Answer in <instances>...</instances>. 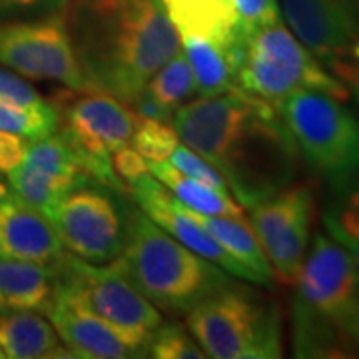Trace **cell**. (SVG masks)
<instances>
[{
    "mask_svg": "<svg viewBox=\"0 0 359 359\" xmlns=\"http://www.w3.org/2000/svg\"><path fill=\"white\" fill-rule=\"evenodd\" d=\"M172 126L224 176L244 208L294 184L299 152L290 130L273 104L244 90L182 104Z\"/></svg>",
    "mask_w": 359,
    "mask_h": 359,
    "instance_id": "cell-1",
    "label": "cell"
},
{
    "mask_svg": "<svg viewBox=\"0 0 359 359\" xmlns=\"http://www.w3.org/2000/svg\"><path fill=\"white\" fill-rule=\"evenodd\" d=\"M66 25L96 92L134 106L148 80L182 52L162 0H76Z\"/></svg>",
    "mask_w": 359,
    "mask_h": 359,
    "instance_id": "cell-2",
    "label": "cell"
},
{
    "mask_svg": "<svg viewBox=\"0 0 359 359\" xmlns=\"http://www.w3.org/2000/svg\"><path fill=\"white\" fill-rule=\"evenodd\" d=\"M116 262L134 287L170 316H186L231 282L228 271L180 244L138 208H132L128 240Z\"/></svg>",
    "mask_w": 359,
    "mask_h": 359,
    "instance_id": "cell-3",
    "label": "cell"
},
{
    "mask_svg": "<svg viewBox=\"0 0 359 359\" xmlns=\"http://www.w3.org/2000/svg\"><path fill=\"white\" fill-rule=\"evenodd\" d=\"M292 302L294 351L297 358H334V320L359 290V266L332 236L318 233L304 257Z\"/></svg>",
    "mask_w": 359,
    "mask_h": 359,
    "instance_id": "cell-4",
    "label": "cell"
},
{
    "mask_svg": "<svg viewBox=\"0 0 359 359\" xmlns=\"http://www.w3.org/2000/svg\"><path fill=\"white\" fill-rule=\"evenodd\" d=\"M233 84L266 102H282L295 90H318L337 100H347L349 90L321 65L283 20L264 26L230 50Z\"/></svg>",
    "mask_w": 359,
    "mask_h": 359,
    "instance_id": "cell-5",
    "label": "cell"
},
{
    "mask_svg": "<svg viewBox=\"0 0 359 359\" xmlns=\"http://www.w3.org/2000/svg\"><path fill=\"white\" fill-rule=\"evenodd\" d=\"M188 332L214 359L282 358V313L256 290L226 283L186 313Z\"/></svg>",
    "mask_w": 359,
    "mask_h": 359,
    "instance_id": "cell-6",
    "label": "cell"
},
{
    "mask_svg": "<svg viewBox=\"0 0 359 359\" xmlns=\"http://www.w3.org/2000/svg\"><path fill=\"white\" fill-rule=\"evenodd\" d=\"M299 156L341 194L359 172V120L330 94L295 90L276 106Z\"/></svg>",
    "mask_w": 359,
    "mask_h": 359,
    "instance_id": "cell-7",
    "label": "cell"
},
{
    "mask_svg": "<svg viewBox=\"0 0 359 359\" xmlns=\"http://www.w3.org/2000/svg\"><path fill=\"white\" fill-rule=\"evenodd\" d=\"M60 285L142 358L148 355L150 341L164 323L162 313L134 287L116 259L96 266L66 254L60 259Z\"/></svg>",
    "mask_w": 359,
    "mask_h": 359,
    "instance_id": "cell-8",
    "label": "cell"
},
{
    "mask_svg": "<svg viewBox=\"0 0 359 359\" xmlns=\"http://www.w3.org/2000/svg\"><path fill=\"white\" fill-rule=\"evenodd\" d=\"M52 104L58 110V130L76 148L90 176L118 192L128 188L112 168V154L128 146L136 126V112L104 92L66 88L56 92Z\"/></svg>",
    "mask_w": 359,
    "mask_h": 359,
    "instance_id": "cell-9",
    "label": "cell"
},
{
    "mask_svg": "<svg viewBox=\"0 0 359 359\" xmlns=\"http://www.w3.org/2000/svg\"><path fill=\"white\" fill-rule=\"evenodd\" d=\"M130 214L122 192L90 180L65 194L46 218L72 256L104 266L122 256Z\"/></svg>",
    "mask_w": 359,
    "mask_h": 359,
    "instance_id": "cell-10",
    "label": "cell"
},
{
    "mask_svg": "<svg viewBox=\"0 0 359 359\" xmlns=\"http://www.w3.org/2000/svg\"><path fill=\"white\" fill-rule=\"evenodd\" d=\"M0 65L25 78L52 80L66 88L96 92L80 68L66 13L0 22Z\"/></svg>",
    "mask_w": 359,
    "mask_h": 359,
    "instance_id": "cell-11",
    "label": "cell"
},
{
    "mask_svg": "<svg viewBox=\"0 0 359 359\" xmlns=\"http://www.w3.org/2000/svg\"><path fill=\"white\" fill-rule=\"evenodd\" d=\"M250 210V226L268 257L273 276L283 285H294L308 254L313 219L311 186L290 184Z\"/></svg>",
    "mask_w": 359,
    "mask_h": 359,
    "instance_id": "cell-12",
    "label": "cell"
},
{
    "mask_svg": "<svg viewBox=\"0 0 359 359\" xmlns=\"http://www.w3.org/2000/svg\"><path fill=\"white\" fill-rule=\"evenodd\" d=\"M6 176L14 192L44 216L50 214L65 194L94 180L86 172L76 148L60 130L42 140L32 142L22 162Z\"/></svg>",
    "mask_w": 359,
    "mask_h": 359,
    "instance_id": "cell-13",
    "label": "cell"
},
{
    "mask_svg": "<svg viewBox=\"0 0 359 359\" xmlns=\"http://www.w3.org/2000/svg\"><path fill=\"white\" fill-rule=\"evenodd\" d=\"M297 39L327 70L359 60V0H278Z\"/></svg>",
    "mask_w": 359,
    "mask_h": 359,
    "instance_id": "cell-14",
    "label": "cell"
},
{
    "mask_svg": "<svg viewBox=\"0 0 359 359\" xmlns=\"http://www.w3.org/2000/svg\"><path fill=\"white\" fill-rule=\"evenodd\" d=\"M128 190L134 196L136 204L140 205L142 212L156 222L162 230L174 236L180 244L190 248L208 262L216 264L233 278L245 280L244 268L188 214V210L178 198L168 192L162 182H158L150 172L136 180Z\"/></svg>",
    "mask_w": 359,
    "mask_h": 359,
    "instance_id": "cell-15",
    "label": "cell"
},
{
    "mask_svg": "<svg viewBox=\"0 0 359 359\" xmlns=\"http://www.w3.org/2000/svg\"><path fill=\"white\" fill-rule=\"evenodd\" d=\"M65 254L50 219L11 186L0 184V257L56 264Z\"/></svg>",
    "mask_w": 359,
    "mask_h": 359,
    "instance_id": "cell-16",
    "label": "cell"
},
{
    "mask_svg": "<svg viewBox=\"0 0 359 359\" xmlns=\"http://www.w3.org/2000/svg\"><path fill=\"white\" fill-rule=\"evenodd\" d=\"M48 318L56 334L60 335L74 358L86 359H128L142 358L124 339L90 311L76 295H72L62 285L58 287L56 302Z\"/></svg>",
    "mask_w": 359,
    "mask_h": 359,
    "instance_id": "cell-17",
    "label": "cell"
},
{
    "mask_svg": "<svg viewBox=\"0 0 359 359\" xmlns=\"http://www.w3.org/2000/svg\"><path fill=\"white\" fill-rule=\"evenodd\" d=\"M58 287L60 262L39 264L0 257V311L22 309L48 316Z\"/></svg>",
    "mask_w": 359,
    "mask_h": 359,
    "instance_id": "cell-18",
    "label": "cell"
},
{
    "mask_svg": "<svg viewBox=\"0 0 359 359\" xmlns=\"http://www.w3.org/2000/svg\"><path fill=\"white\" fill-rule=\"evenodd\" d=\"M188 214L204 228L245 271V280L262 287H269L276 276L269 266L268 257L257 242L252 226L244 218L236 216H205L192 208L184 205Z\"/></svg>",
    "mask_w": 359,
    "mask_h": 359,
    "instance_id": "cell-19",
    "label": "cell"
},
{
    "mask_svg": "<svg viewBox=\"0 0 359 359\" xmlns=\"http://www.w3.org/2000/svg\"><path fill=\"white\" fill-rule=\"evenodd\" d=\"M0 347L13 359L74 358L42 313L22 309L0 311Z\"/></svg>",
    "mask_w": 359,
    "mask_h": 359,
    "instance_id": "cell-20",
    "label": "cell"
},
{
    "mask_svg": "<svg viewBox=\"0 0 359 359\" xmlns=\"http://www.w3.org/2000/svg\"><path fill=\"white\" fill-rule=\"evenodd\" d=\"M162 4L180 39L200 36L231 50L236 40L233 0H162Z\"/></svg>",
    "mask_w": 359,
    "mask_h": 359,
    "instance_id": "cell-21",
    "label": "cell"
},
{
    "mask_svg": "<svg viewBox=\"0 0 359 359\" xmlns=\"http://www.w3.org/2000/svg\"><path fill=\"white\" fill-rule=\"evenodd\" d=\"M196 94L192 68L184 50L170 58L154 76L148 80L140 98L132 110L144 118H154L160 122H170L182 104H186Z\"/></svg>",
    "mask_w": 359,
    "mask_h": 359,
    "instance_id": "cell-22",
    "label": "cell"
},
{
    "mask_svg": "<svg viewBox=\"0 0 359 359\" xmlns=\"http://www.w3.org/2000/svg\"><path fill=\"white\" fill-rule=\"evenodd\" d=\"M150 174L158 182L168 186V190L178 198L180 202L188 208H192L198 214L205 216H236L244 218V205L238 200H233L230 194H222L218 190H212L204 184L188 178L180 170L172 166L168 160L164 162H152Z\"/></svg>",
    "mask_w": 359,
    "mask_h": 359,
    "instance_id": "cell-23",
    "label": "cell"
},
{
    "mask_svg": "<svg viewBox=\"0 0 359 359\" xmlns=\"http://www.w3.org/2000/svg\"><path fill=\"white\" fill-rule=\"evenodd\" d=\"M182 50L192 68L196 94L200 98L218 96L236 88L233 84V66L230 52L212 40L200 36H182Z\"/></svg>",
    "mask_w": 359,
    "mask_h": 359,
    "instance_id": "cell-24",
    "label": "cell"
},
{
    "mask_svg": "<svg viewBox=\"0 0 359 359\" xmlns=\"http://www.w3.org/2000/svg\"><path fill=\"white\" fill-rule=\"evenodd\" d=\"M58 110L52 102L42 108H18L0 104V130L25 136L26 140L39 142L58 130Z\"/></svg>",
    "mask_w": 359,
    "mask_h": 359,
    "instance_id": "cell-25",
    "label": "cell"
},
{
    "mask_svg": "<svg viewBox=\"0 0 359 359\" xmlns=\"http://www.w3.org/2000/svg\"><path fill=\"white\" fill-rule=\"evenodd\" d=\"M130 142L134 150L152 164V162L168 160L180 144V138L170 122H160L154 118H144L138 114Z\"/></svg>",
    "mask_w": 359,
    "mask_h": 359,
    "instance_id": "cell-26",
    "label": "cell"
},
{
    "mask_svg": "<svg viewBox=\"0 0 359 359\" xmlns=\"http://www.w3.org/2000/svg\"><path fill=\"white\" fill-rule=\"evenodd\" d=\"M148 355L156 359H204V349L180 323H162L150 341Z\"/></svg>",
    "mask_w": 359,
    "mask_h": 359,
    "instance_id": "cell-27",
    "label": "cell"
},
{
    "mask_svg": "<svg viewBox=\"0 0 359 359\" xmlns=\"http://www.w3.org/2000/svg\"><path fill=\"white\" fill-rule=\"evenodd\" d=\"M323 224L327 233L346 248L359 266V208L347 202L330 205L323 214Z\"/></svg>",
    "mask_w": 359,
    "mask_h": 359,
    "instance_id": "cell-28",
    "label": "cell"
},
{
    "mask_svg": "<svg viewBox=\"0 0 359 359\" xmlns=\"http://www.w3.org/2000/svg\"><path fill=\"white\" fill-rule=\"evenodd\" d=\"M236 4V42L252 32L282 20V8L278 0H233Z\"/></svg>",
    "mask_w": 359,
    "mask_h": 359,
    "instance_id": "cell-29",
    "label": "cell"
},
{
    "mask_svg": "<svg viewBox=\"0 0 359 359\" xmlns=\"http://www.w3.org/2000/svg\"><path fill=\"white\" fill-rule=\"evenodd\" d=\"M168 162L176 170H180L182 174H186L188 178L196 180V182L204 184L212 190H218V192L230 194L231 196L228 182L224 180V176L205 158H202L198 152H194L192 148H188L186 144H178L176 150L168 158Z\"/></svg>",
    "mask_w": 359,
    "mask_h": 359,
    "instance_id": "cell-30",
    "label": "cell"
},
{
    "mask_svg": "<svg viewBox=\"0 0 359 359\" xmlns=\"http://www.w3.org/2000/svg\"><path fill=\"white\" fill-rule=\"evenodd\" d=\"M72 0H0V22L65 14Z\"/></svg>",
    "mask_w": 359,
    "mask_h": 359,
    "instance_id": "cell-31",
    "label": "cell"
},
{
    "mask_svg": "<svg viewBox=\"0 0 359 359\" xmlns=\"http://www.w3.org/2000/svg\"><path fill=\"white\" fill-rule=\"evenodd\" d=\"M0 104L18 106V108H42L46 100L28 84L25 76L11 68H0Z\"/></svg>",
    "mask_w": 359,
    "mask_h": 359,
    "instance_id": "cell-32",
    "label": "cell"
},
{
    "mask_svg": "<svg viewBox=\"0 0 359 359\" xmlns=\"http://www.w3.org/2000/svg\"><path fill=\"white\" fill-rule=\"evenodd\" d=\"M334 325L339 347H341V358L359 355V290L358 294L349 299L346 308L337 313Z\"/></svg>",
    "mask_w": 359,
    "mask_h": 359,
    "instance_id": "cell-33",
    "label": "cell"
},
{
    "mask_svg": "<svg viewBox=\"0 0 359 359\" xmlns=\"http://www.w3.org/2000/svg\"><path fill=\"white\" fill-rule=\"evenodd\" d=\"M112 168H114L116 176L120 178V182L126 188H130L136 180L150 172V162L144 156L138 154L134 148L124 146L112 154Z\"/></svg>",
    "mask_w": 359,
    "mask_h": 359,
    "instance_id": "cell-34",
    "label": "cell"
},
{
    "mask_svg": "<svg viewBox=\"0 0 359 359\" xmlns=\"http://www.w3.org/2000/svg\"><path fill=\"white\" fill-rule=\"evenodd\" d=\"M30 144L32 142L26 140L25 136H20V134L0 130V172L8 174L11 170L18 166L22 162Z\"/></svg>",
    "mask_w": 359,
    "mask_h": 359,
    "instance_id": "cell-35",
    "label": "cell"
},
{
    "mask_svg": "<svg viewBox=\"0 0 359 359\" xmlns=\"http://www.w3.org/2000/svg\"><path fill=\"white\" fill-rule=\"evenodd\" d=\"M330 72L349 90V96L359 102V60L335 62L330 66Z\"/></svg>",
    "mask_w": 359,
    "mask_h": 359,
    "instance_id": "cell-36",
    "label": "cell"
},
{
    "mask_svg": "<svg viewBox=\"0 0 359 359\" xmlns=\"http://www.w3.org/2000/svg\"><path fill=\"white\" fill-rule=\"evenodd\" d=\"M341 194L346 196V200H344V202L359 208V172L353 176V178H351V182L347 184L346 190H344Z\"/></svg>",
    "mask_w": 359,
    "mask_h": 359,
    "instance_id": "cell-37",
    "label": "cell"
},
{
    "mask_svg": "<svg viewBox=\"0 0 359 359\" xmlns=\"http://www.w3.org/2000/svg\"><path fill=\"white\" fill-rule=\"evenodd\" d=\"M6 355H4V351H2V347H0V359H4Z\"/></svg>",
    "mask_w": 359,
    "mask_h": 359,
    "instance_id": "cell-38",
    "label": "cell"
}]
</instances>
